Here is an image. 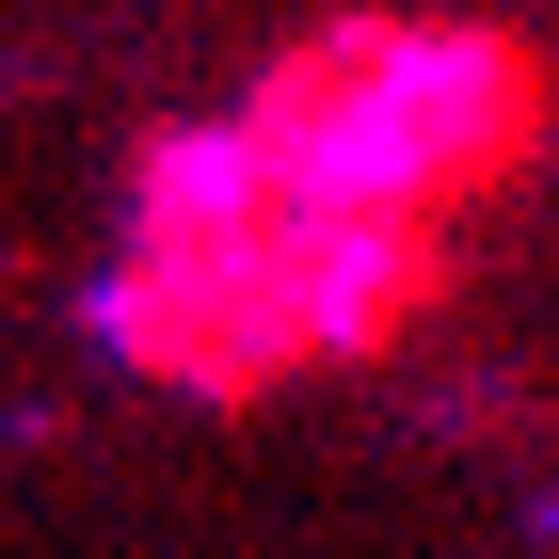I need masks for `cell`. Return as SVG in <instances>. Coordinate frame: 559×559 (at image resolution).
Masks as SVG:
<instances>
[{"label": "cell", "instance_id": "7a4b0ae2", "mask_svg": "<svg viewBox=\"0 0 559 559\" xmlns=\"http://www.w3.org/2000/svg\"><path fill=\"white\" fill-rule=\"evenodd\" d=\"M224 129L288 209L368 240H448L544 144V48L496 16H320Z\"/></svg>", "mask_w": 559, "mask_h": 559}, {"label": "cell", "instance_id": "6da1fadb", "mask_svg": "<svg viewBox=\"0 0 559 559\" xmlns=\"http://www.w3.org/2000/svg\"><path fill=\"white\" fill-rule=\"evenodd\" d=\"M431 288H448V240L320 224L240 160V129H160L129 176V257L96 288V336L176 400H257L288 368L384 352Z\"/></svg>", "mask_w": 559, "mask_h": 559}]
</instances>
